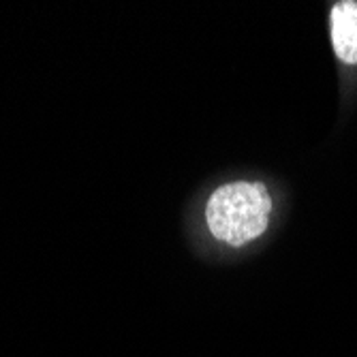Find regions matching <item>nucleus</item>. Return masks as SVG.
Instances as JSON below:
<instances>
[{"label":"nucleus","mask_w":357,"mask_h":357,"mask_svg":"<svg viewBox=\"0 0 357 357\" xmlns=\"http://www.w3.org/2000/svg\"><path fill=\"white\" fill-rule=\"evenodd\" d=\"M332 43L342 62L357 64V3L344 0L332 9Z\"/></svg>","instance_id":"nucleus-2"},{"label":"nucleus","mask_w":357,"mask_h":357,"mask_svg":"<svg viewBox=\"0 0 357 357\" xmlns=\"http://www.w3.org/2000/svg\"><path fill=\"white\" fill-rule=\"evenodd\" d=\"M272 199L257 182L220 186L208 202L206 218L210 231L231 246H242L268 229Z\"/></svg>","instance_id":"nucleus-1"}]
</instances>
